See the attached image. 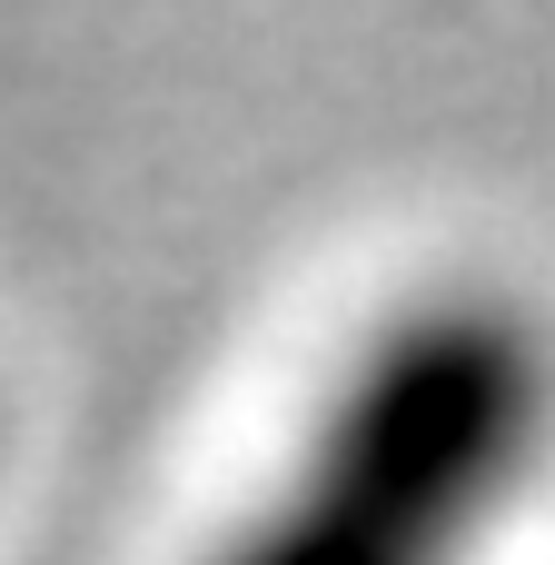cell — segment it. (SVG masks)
I'll return each instance as SVG.
<instances>
[{"label":"cell","mask_w":555,"mask_h":565,"mask_svg":"<svg viewBox=\"0 0 555 565\" xmlns=\"http://www.w3.org/2000/svg\"><path fill=\"white\" fill-rule=\"evenodd\" d=\"M555 447V338L497 288L397 298L209 565H487Z\"/></svg>","instance_id":"6da1fadb"}]
</instances>
